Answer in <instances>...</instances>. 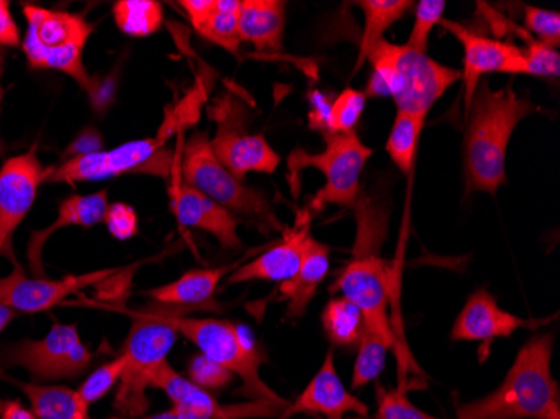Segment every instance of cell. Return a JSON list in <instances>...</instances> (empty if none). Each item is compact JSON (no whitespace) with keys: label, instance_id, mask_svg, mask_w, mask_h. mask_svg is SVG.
Masks as SVG:
<instances>
[{"label":"cell","instance_id":"cell-16","mask_svg":"<svg viewBox=\"0 0 560 419\" xmlns=\"http://www.w3.org/2000/svg\"><path fill=\"white\" fill-rule=\"evenodd\" d=\"M448 33L464 46V69L462 81L465 91V113L468 112L475 91L480 86L481 78L490 72L502 74H522L524 72V49L505 40L481 36L475 31L455 21L442 19L440 22Z\"/></svg>","mask_w":560,"mask_h":419},{"label":"cell","instance_id":"cell-46","mask_svg":"<svg viewBox=\"0 0 560 419\" xmlns=\"http://www.w3.org/2000/svg\"><path fill=\"white\" fill-rule=\"evenodd\" d=\"M2 96H4V90H2V66H0V106H2Z\"/></svg>","mask_w":560,"mask_h":419},{"label":"cell","instance_id":"cell-4","mask_svg":"<svg viewBox=\"0 0 560 419\" xmlns=\"http://www.w3.org/2000/svg\"><path fill=\"white\" fill-rule=\"evenodd\" d=\"M368 61L373 74L368 83L370 96H392L398 112L428 118L436 101L462 81V72L431 59L424 53L383 39L371 49ZM366 61V62H368Z\"/></svg>","mask_w":560,"mask_h":419},{"label":"cell","instance_id":"cell-38","mask_svg":"<svg viewBox=\"0 0 560 419\" xmlns=\"http://www.w3.org/2000/svg\"><path fill=\"white\" fill-rule=\"evenodd\" d=\"M522 74L537 75V78H559V50L528 39V46L524 49V72Z\"/></svg>","mask_w":560,"mask_h":419},{"label":"cell","instance_id":"cell-34","mask_svg":"<svg viewBox=\"0 0 560 419\" xmlns=\"http://www.w3.org/2000/svg\"><path fill=\"white\" fill-rule=\"evenodd\" d=\"M122 370H125V356L119 354L113 361L101 365L81 384L80 389L75 391L80 396L81 403L90 408L94 403L105 398L109 391L121 380Z\"/></svg>","mask_w":560,"mask_h":419},{"label":"cell","instance_id":"cell-7","mask_svg":"<svg viewBox=\"0 0 560 419\" xmlns=\"http://www.w3.org/2000/svg\"><path fill=\"white\" fill-rule=\"evenodd\" d=\"M133 319L121 354L125 356L119 387L115 396V411L119 419H137L147 412V389L151 377L163 362L180 334L156 314L155 309L125 311Z\"/></svg>","mask_w":560,"mask_h":419},{"label":"cell","instance_id":"cell-10","mask_svg":"<svg viewBox=\"0 0 560 419\" xmlns=\"http://www.w3.org/2000/svg\"><path fill=\"white\" fill-rule=\"evenodd\" d=\"M173 125H165L153 138L130 141L109 151H93L66 160L59 166H47L44 183H83L112 179L131 172L151 173L166 178L172 170V156L163 150Z\"/></svg>","mask_w":560,"mask_h":419},{"label":"cell","instance_id":"cell-18","mask_svg":"<svg viewBox=\"0 0 560 419\" xmlns=\"http://www.w3.org/2000/svg\"><path fill=\"white\" fill-rule=\"evenodd\" d=\"M170 191L173 213L182 225L210 233L226 251H238L242 247L238 237L241 220L237 216L220 207L190 185H185L182 179L173 183Z\"/></svg>","mask_w":560,"mask_h":419},{"label":"cell","instance_id":"cell-23","mask_svg":"<svg viewBox=\"0 0 560 419\" xmlns=\"http://www.w3.org/2000/svg\"><path fill=\"white\" fill-rule=\"evenodd\" d=\"M329 264L330 248L313 237L298 273L280 283V294L288 301V316L291 319L304 316L311 302L316 298L317 289L329 273Z\"/></svg>","mask_w":560,"mask_h":419},{"label":"cell","instance_id":"cell-45","mask_svg":"<svg viewBox=\"0 0 560 419\" xmlns=\"http://www.w3.org/2000/svg\"><path fill=\"white\" fill-rule=\"evenodd\" d=\"M147 419H176V415L173 409H168V411L159 412V415L150 416Z\"/></svg>","mask_w":560,"mask_h":419},{"label":"cell","instance_id":"cell-8","mask_svg":"<svg viewBox=\"0 0 560 419\" xmlns=\"http://www.w3.org/2000/svg\"><path fill=\"white\" fill-rule=\"evenodd\" d=\"M180 175L185 185H190L234 216L250 217L267 229L284 232L269 198L257 188L247 187L217 160L206 131L191 135L185 143Z\"/></svg>","mask_w":560,"mask_h":419},{"label":"cell","instance_id":"cell-32","mask_svg":"<svg viewBox=\"0 0 560 419\" xmlns=\"http://www.w3.org/2000/svg\"><path fill=\"white\" fill-rule=\"evenodd\" d=\"M368 96L364 91L346 88L335 100L330 101L329 115H327L326 138L332 135L354 131L366 108Z\"/></svg>","mask_w":560,"mask_h":419},{"label":"cell","instance_id":"cell-28","mask_svg":"<svg viewBox=\"0 0 560 419\" xmlns=\"http://www.w3.org/2000/svg\"><path fill=\"white\" fill-rule=\"evenodd\" d=\"M242 0H215L206 21L198 25L197 33L209 43L237 55L242 40L238 36V15Z\"/></svg>","mask_w":560,"mask_h":419},{"label":"cell","instance_id":"cell-19","mask_svg":"<svg viewBox=\"0 0 560 419\" xmlns=\"http://www.w3.org/2000/svg\"><path fill=\"white\" fill-rule=\"evenodd\" d=\"M536 324L539 323L503 311L489 291L478 289L468 298L467 304L456 317L452 339L489 345L492 340L505 339L514 336L518 329Z\"/></svg>","mask_w":560,"mask_h":419},{"label":"cell","instance_id":"cell-35","mask_svg":"<svg viewBox=\"0 0 560 419\" xmlns=\"http://www.w3.org/2000/svg\"><path fill=\"white\" fill-rule=\"evenodd\" d=\"M445 9V0H420L417 4L413 30H411L406 46L427 55L431 31L435 30L436 25L442 22Z\"/></svg>","mask_w":560,"mask_h":419},{"label":"cell","instance_id":"cell-17","mask_svg":"<svg viewBox=\"0 0 560 419\" xmlns=\"http://www.w3.org/2000/svg\"><path fill=\"white\" fill-rule=\"evenodd\" d=\"M320 415L326 419H345L346 415L368 416L366 403L349 393L336 371L335 352H327L320 370L302 391L294 405L285 408L282 419L292 415Z\"/></svg>","mask_w":560,"mask_h":419},{"label":"cell","instance_id":"cell-30","mask_svg":"<svg viewBox=\"0 0 560 419\" xmlns=\"http://www.w3.org/2000/svg\"><path fill=\"white\" fill-rule=\"evenodd\" d=\"M424 123H427V118L423 116L398 112L392 131H389L386 151H388L393 163L398 166L399 172L405 175L413 170Z\"/></svg>","mask_w":560,"mask_h":419},{"label":"cell","instance_id":"cell-31","mask_svg":"<svg viewBox=\"0 0 560 419\" xmlns=\"http://www.w3.org/2000/svg\"><path fill=\"white\" fill-rule=\"evenodd\" d=\"M116 25L126 36L147 37L163 24V5L155 0H119L113 8Z\"/></svg>","mask_w":560,"mask_h":419},{"label":"cell","instance_id":"cell-29","mask_svg":"<svg viewBox=\"0 0 560 419\" xmlns=\"http://www.w3.org/2000/svg\"><path fill=\"white\" fill-rule=\"evenodd\" d=\"M393 345H395L393 337L364 327L363 336L358 342L360 349H358V358H355L354 371H352V389H361L381 376V373L385 371L386 356Z\"/></svg>","mask_w":560,"mask_h":419},{"label":"cell","instance_id":"cell-12","mask_svg":"<svg viewBox=\"0 0 560 419\" xmlns=\"http://www.w3.org/2000/svg\"><path fill=\"white\" fill-rule=\"evenodd\" d=\"M90 349L74 324H55L43 339H25L0 354L5 365H19L36 381L71 380L91 364Z\"/></svg>","mask_w":560,"mask_h":419},{"label":"cell","instance_id":"cell-39","mask_svg":"<svg viewBox=\"0 0 560 419\" xmlns=\"http://www.w3.org/2000/svg\"><path fill=\"white\" fill-rule=\"evenodd\" d=\"M109 233L118 241H128L138 233V216L135 208L126 203H113L105 217Z\"/></svg>","mask_w":560,"mask_h":419},{"label":"cell","instance_id":"cell-36","mask_svg":"<svg viewBox=\"0 0 560 419\" xmlns=\"http://www.w3.org/2000/svg\"><path fill=\"white\" fill-rule=\"evenodd\" d=\"M187 377L206 391L223 389L235 380L231 371L203 354H197L190 359L187 365Z\"/></svg>","mask_w":560,"mask_h":419},{"label":"cell","instance_id":"cell-24","mask_svg":"<svg viewBox=\"0 0 560 419\" xmlns=\"http://www.w3.org/2000/svg\"><path fill=\"white\" fill-rule=\"evenodd\" d=\"M238 264H232L215 269L188 270L180 279L155 287L148 291L147 295L151 301L170 307H201L212 302L223 277L234 272Z\"/></svg>","mask_w":560,"mask_h":419},{"label":"cell","instance_id":"cell-20","mask_svg":"<svg viewBox=\"0 0 560 419\" xmlns=\"http://www.w3.org/2000/svg\"><path fill=\"white\" fill-rule=\"evenodd\" d=\"M311 241H313L311 219H304L294 229L284 230V237L279 244L273 245L259 257L252 258L244 266L237 267L226 283L235 286V283L250 282V280H272V282L282 283L292 279L301 267Z\"/></svg>","mask_w":560,"mask_h":419},{"label":"cell","instance_id":"cell-41","mask_svg":"<svg viewBox=\"0 0 560 419\" xmlns=\"http://www.w3.org/2000/svg\"><path fill=\"white\" fill-rule=\"evenodd\" d=\"M330 101L320 93L311 94V112L310 125L311 128L319 129L320 133L326 137L327 133V115H329Z\"/></svg>","mask_w":560,"mask_h":419},{"label":"cell","instance_id":"cell-37","mask_svg":"<svg viewBox=\"0 0 560 419\" xmlns=\"http://www.w3.org/2000/svg\"><path fill=\"white\" fill-rule=\"evenodd\" d=\"M525 27L544 46H560V14L557 11L525 5Z\"/></svg>","mask_w":560,"mask_h":419},{"label":"cell","instance_id":"cell-3","mask_svg":"<svg viewBox=\"0 0 560 419\" xmlns=\"http://www.w3.org/2000/svg\"><path fill=\"white\" fill-rule=\"evenodd\" d=\"M552 334L532 337L518 351L499 387L456 406V419H560V389L553 380Z\"/></svg>","mask_w":560,"mask_h":419},{"label":"cell","instance_id":"cell-6","mask_svg":"<svg viewBox=\"0 0 560 419\" xmlns=\"http://www.w3.org/2000/svg\"><path fill=\"white\" fill-rule=\"evenodd\" d=\"M156 314L176 333L197 346L200 354L215 361L244 381L242 393L252 399H264L288 408V403L277 396L260 377V358L256 346L245 337V329L231 321L212 317H187L170 309H155Z\"/></svg>","mask_w":560,"mask_h":419},{"label":"cell","instance_id":"cell-9","mask_svg":"<svg viewBox=\"0 0 560 419\" xmlns=\"http://www.w3.org/2000/svg\"><path fill=\"white\" fill-rule=\"evenodd\" d=\"M373 150L360 140L355 131L332 135L326 138V148L320 153L294 150L289 154V182L295 190L299 175L304 168H316L323 173L326 183L314 195L311 210L320 212L327 205L352 208L360 200L361 176Z\"/></svg>","mask_w":560,"mask_h":419},{"label":"cell","instance_id":"cell-1","mask_svg":"<svg viewBox=\"0 0 560 419\" xmlns=\"http://www.w3.org/2000/svg\"><path fill=\"white\" fill-rule=\"evenodd\" d=\"M355 238L351 257L330 291L354 302L363 312L364 327L396 340L388 305L393 299V270L383 257L388 241L389 208L385 201L361 195L352 207Z\"/></svg>","mask_w":560,"mask_h":419},{"label":"cell","instance_id":"cell-2","mask_svg":"<svg viewBox=\"0 0 560 419\" xmlns=\"http://www.w3.org/2000/svg\"><path fill=\"white\" fill-rule=\"evenodd\" d=\"M540 106L521 96L509 84L492 90L483 81L475 91L468 112L465 135V179L467 191L497 194L506 182V150L515 128L527 116L536 115Z\"/></svg>","mask_w":560,"mask_h":419},{"label":"cell","instance_id":"cell-25","mask_svg":"<svg viewBox=\"0 0 560 419\" xmlns=\"http://www.w3.org/2000/svg\"><path fill=\"white\" fill-rule=\"evenodd\" d=\"M30 399L31 411L37 419H88L86 406L71 387L62 384L25 383L5 376Z\"/></svg>","mask_w":560,"mask_h":419},{"label":"cell","instance_id":"cell-13","mask_svg":"<svg viewBox=\"0 0 560 419\" xmlns=\"http://www.w3.org/2000/svg\"><path fill=\"white\" fill-rule=\"evenodd\" d=\"M151 387L162 389L173 405L176 419H247L272 418L277 412L285 409L264 399H254L244 405L223 406L210 395L209 391L201 389L191 383L188 377L176 373L168 361L160 365L151 377Z\"/></svg>","mask_w":560,"mask_h":419},{"label":"cell","instance_id":"cell-27","mask_svg":"<svg viewBox=\"0 0 560 419\" xmlns=\"http://www.w3.org/2000/svg\"><path fill=\"white\" fill-rule=\"evenodd\" d=\"M323 327L330 342L349 348L360 342L364 333V316L354 302L346 298H332L323 311Z\"/></svg>","mask_w":560,"mask_h":419},{"label":"cell","instance_id":"cell-11","mask_svg":"<svg viewBox=\"0 0 560 419\" xmlns=\"http://www.w3.org/2000/svg\"><path fill=\"white\" fill-rule=\"evenodd\" d=\"M215 119L217 131L210 140L217 160L232 175L244 182L247 173L272 175L280 165V156L260 133H248L245 126L244 104L234 96L219 97L210 112Z\"/></svg>","mask_w":560,"mask_h":419},{"label":"cell","instance_id":"cell-5","mask_svg":"<svg viewBox=\"0 0 560 419\" xmlns=\"http://www.w3.org/2000/svg\"><path fill=\"white\" fill-rule=\"evenodd\" d=\"M24 18L27 31L22 50L31 68L62 72L91 97H96V83L83 61L84 47L94 31L93 24L83 15L37 5H24Z\"/></svg>","mask_w":560,"mask_h":419},{"label":"cell","instance_id":"cell-40","mask_svg":"<svg viewBox=\"0 0 560 419\" xmlns=\"http://www.w3.org/2000/svg\"><path fill=\"white\" fill-rule=\"evenodd\" d=\"M21 43V33L11 14L8 0H0V46L15 47Z\"/></svg>","mask_w":560,"mask_h":419},{"label":"cell","instance_id":"cell-42","mask_svg":"<svg viewBox=\"0 0 560 419\" xmlns=\"http://www.w3.org/2000/svg\"><path fill=\"white\" fill-rule=\"evenodd\" d=\"M215 0H182L180 5L187 12L194 30H197L201 22L206 21L207 15L212 11Z\"/></svg>","mask_w":560,"mask_h":419},{"label":"cell","instance_id":"cell-14","mask_svg":"<svg viewBox=\"0 0 560 419\" xmlns=\"http://www.w3.org/2000/svg\"><path fill=\"white\" fill-rule=\"evenodd\" d=\"M46 170L36 150L5 160L0 168V255L11 258L12 237L36 201L37 190L46 182Z\"/></svg>","mask_w":560,"mask_h":419},{"label":"cell","instance_id":"cell-43","mask_svg":"<svg viewBox=\"0 0 560 419\" xmlns=\"http://www.w3.org/2000/svg\"><path fill=\"white\" fill-rule=\"evenodd\" d=\"M0 419H37L30 408L18 399L0 398Z\"/></svg>","mask_w":560,"mask_h":419},{"label":"cell","instance_id":"cell-22","mask_svg":"<svg viewBox=\"0 0 560 419\" xmlns=\"http://www.w3.org/2000/svg\"><path fill=\"white\" fill-rule=\"evenodd\" d=\"M285 2L242 0L238 36L262 53H280L284 44Z\"/></svg>","mask_w":560,"mask_h":419},{"label":"cell","instance_id":"cell-26","mask_svg":"<svg viewBox=\"0 0 560 419\" xmlns=\"http://www.w3.org/2000/svg\"><path fill=\"white\" fill-rule=\"evenodd\" d=\"M364 14V31L360 43V55L355 59L354 72L358 74L368 61L371 49L385 39L386 31L413 8L411 0H360L354 2Z\"/></svg>","mask_w":560,"mask_h":419},{"label":"cell","instance_id":"cell-15","mask_svg":"<svg viewBox=\"0 0 560 419\" xmlns=\"http://www.w3.org/2000/svg\"><path fill=\"white\" fill-rule=\"evenodd\" d=\"M119 272L121 269H103L52 280L47 277H27L21 267L15 266L9 276L0 277V304L24 314L46 312L62 304L72 294L105 282Z\"/></svg>","mask_w":560,"mask_h":419},{"label":"cell","instance_id":"cell-44","mask_svg":"<svg viewBox=\"0 0 560 419\" xmlns=\"http://www.w3.org/2000/svg\"><path fill=\"white\" fill-rule=\"evenodd\" d=\"M15 312L11 309L5 307L4 304H0V334L4 333L5 327L9 326L12 319H14Z\"/></svg>","mask_w":560,"mask_h":419},{"label":"cell","instance_id":"cell-33","mask_svg":"<svg viewBox=\"0 0 560 419\" xmlns=\"http://www.w3.org/2000/svg\"><path fill=\"white\" fill-rule=\"evenodd\" d=\"M377 419H440L417 408L401 387H386L376 383Z\"/></svg>","mask_w":560,"mask_h":419},{"label":"cell","instance_id":"cell-21","mask_svg":"<svg viewBox=\"0 0 560 419\" xmlns=\"http://www.w3.org/2000/svg\"><path fill=\"white\" fill-rule=\"evenodd\" d=\"M108 191L101 190L91 195H71L59 203L58 217L55 222L46 229L37 230L31 235L27 244V260H30L31 272L36 277H46L43 267V251L46 242L49 241L59 230L68 226H94L105 222L108 212Z\"/></svg>","mask_w":560,"mask_h":419}]
</instances>
